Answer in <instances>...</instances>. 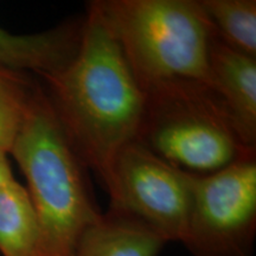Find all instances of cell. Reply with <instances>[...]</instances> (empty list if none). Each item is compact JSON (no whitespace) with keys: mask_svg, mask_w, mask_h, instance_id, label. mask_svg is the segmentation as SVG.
I'll list each match as a JSON object with an SVG mask.
<instances>
[{"mask_svg":"<svg viewBox=\"0 0 256 256\" xmlns=\"http://www.w3.org/2000/svg\"><path fill=\"white\" fill-rule=\"evenodd\" d=\"M0 254L40 256V232L26 188L14 179L0 188Z\"/></svg>","mask_w":256,"mask_h":256,"instance_id":"obj_10","label":"cell"},{"mask_svg":"<svg viewBox=\"0 0 256 256\" xmlns=\"http://www.w3.org/2000/svg\"><path fill=\"white\" fill-rule=\"evenodd\" d=\"M83 20L31 34H12L0 28V68L34 72L42 78L58 72L74 58L81 42Z\"/></svg>","mask_w":256,"mask_h":256,"instance_id":"obj_8","label":"cell"},{"mask_svg":"<svg viewBox=\"0 0 256 256\" xmlns=\"http://www.w3.org/2000/svg\"><path fill=\"white\" fill-rule=\"evenodd\" d=\"M145 115L136 140L191 174H211L255 156L212 89L174 81L146 88Z\"/></svg>","mask_w":256,"mask_h":256,"instance_id":"obj_4","label":"cell"},{"mask_svg":"<svg viewBox=\"0 0 256 256\" xmlns=\"http://www.w3.org/2000/svg\"><path fill=\"white\" fill-rule=\"evenodd\" d=\"M210 88L222 101L246 145L256 144V58L232 49L214 32L209 46Z\"/></svg>","mask_w":256,"mask_h":256,"instance_id":"obj_7","label":"cell"},{"mask_svg":"<svg viewBox=\"0 0 256 256\" xmlns=\"http://www.w3.org/2000/svg\"><path fill=\"white\" fill-rule=\"evenodd\" d=\"M66 138L104 188L116 156L138 139L146 95L122 50L98 12L88 5L76 55L43 78Z\"/></svg>","mask_w":256,"mask_h":256,"instance_id":"obj_1","label":"cell"},{"mask_svg":"<svg viewBox=\"0 0 256 256\" xmlns=\"http://www.w3.org/2000/svg\"><path fill=\"white\" fill-rule=\"evenodd\" d=\"M34 87L20 72L0 68V151L10 154Z\"/></svg>","mask_w":256,"mask_h":256,"instance_id":"obj_12","label":"cell"},{"mask_svg":"<svg viewBox=\"0 0 256 256\" xmlns=\"http://www.w3.org/2000/svg\"><path fill=\"white\" fill-rule=\"evenodd\" d=\"M190 209L182 243L194 256H252L256 235V162L211 174L190 172Z\"/></svg>","mask_w":256,"mask_h":256,"instance_id":"obj_5","label":"cell"},{"mask_svg":"<svg viewBox=\"0 0 256 256\" xmlns=\"http://www.w3.org/2000/svg\"><path fill=\"white\" fill-rule=\"evenodd\" d=\"M10 154L28 182L40 232V256H75L78 241L102 214L86 168L46 92L34 87Z\"/></svg>","mask_w":256,"mask_h":256,"instance_id":"obj_2","label":"cell"},{"mask_svg":"<svg viewBox=\"0 0 256 256\" xmlns=\"http://www.w3.org/2000/svg\"><path fill=\"white\" fill-rule=\"evenodd\" d=\"M142 90L174 81L210 88L214 28L197 0H96Z\"/></svg>","mask_w":256,"mask_h":256,"instance_id":"obj_3","label":"cell"},{"mask_svg":"<svg viewBox=\"0 0 256 256\" xmlns=\"http://www.w3.org/2000/svg\"><path fill=\"white\" fill-rule=\"evenodd\" d=\"M14 179V174H12L11 166H10L8 154L5 152L0 151V188L12 182Z\"/></svg>","mask_w":256,"mask_h":256,"instance_id":"obj_13","label":"cell"},{"mask_svg":"<svg viewBox=\"0 0 256 256\" xmlns=\"http://www.w3.org/2000/svg\"><path fill=\"white\" fill-rule=\"evenodd\" d=\"M166 243L145 224L110 209L83 232L75 256H158Z\"/></svg>","mask_w":256,"mask_h":256,"instance_id":"obj_9","label":"cell"},{"mask_svg":"<svg viewBox=\"0 0 256 256\" xmlns=\"http://www.w3.org/2000/svg\"><path fill=\"white\" fill-rule=\"evenodd\" d=\"M104 188L110 209L138 220L166 242L183 241L190 209V172L134 140L116 156Z\"/></svg>","mask_w":256,"mask_h":256,"instance_id":"obj_6","label":"cell"},{"mask_svg":"<svg viewBox=\"0 0 256 256\" xmlns=\"http://www.w3.org/2000/svg\"><path fill=\"white\" fill-rule=\"evenodd\" d=\"M200 4L224 44L256 58L255 0H200Z\"/></svg>","mask_w":256,"mask_h":256,"instance_id":"obj_11","label":"cell"}]
</instances>
